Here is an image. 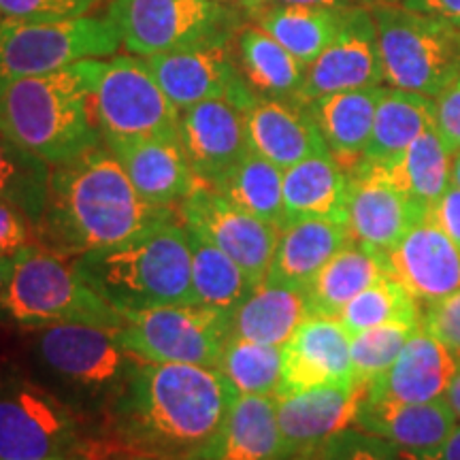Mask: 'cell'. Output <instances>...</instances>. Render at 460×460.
I'll return each mask as SVG.
<instances>
[{"label":"cell","mask_w":460,"mask_h":460,"mask_svg":"<svg viewBox=\"0 0 460 460\" xmlns=\"http://www.w3.org/2000/svg\"><path fill=\"white\" fill-rule=\"evenodd\" d=\"M51 164L15 146L0 132V200L20 207L34 226L49 199Z\"/></svg>","instance_id":"obj_39"},{"label":"cell","mask_w":460,"mask_h":460,"mask_svg":"<svg viewBox=\"0 0 460 460\" xmlns=\"http://www.w3.org/2000/svg\"><path fill=\"white\" fill-rule=\"evenodd\" d=\"M119 460H143L139 456H126V458H119Z\"/></svg>","instance_id":"obj_59"},{"label":"cell","mask_w":460,"mask_h":460,"mask_svg":"<svg viewBox=\"0 0 460 460\" xmlns=\"http://www.w3.org/2000/svg\"><path fill=\"white\" fill-rule=\"evenodd\" d=\"M11 269H13V258L0 256V295H3V290H4V288H7V284H9Z\"/></svg>","instance_id":"obj_53"},{"label":"cell","mask_w":460,"mask_h":460,"mask_svg":"<svg viewBox=\"0 0 460 460\" xmlns=\"http://www.w3.org/2000/svg\"><path fill=\"white\" fill-rule=\"evenodd\" d=\"M309 315L305 290L264 279L230 312V335L284 348Z\"/></svg>","instance_id":"obj_30"},{"label":"cell","mask_w":460,"mask_h":460,"mask_svg":"<svg viewBox=\"0 0 460 460\" xmlns=\"http://www.w3.org/2000/svg\"><path fill=\"white\" fill-rule=\"evenodd\" d=\"M186 226L197 228L220 247L256 284L267 279L281 228L239 209L214 188L200 186L181 203Z\"/></svg>","instance_id":"obj_14"},{"label":"cell","mask_w":460,"mask_h":460,"mask_svg":"<svg viewBox=\"0 0 460 460\" xmlns=\"http://www.w3.org/2000/svg\"><path fill=\"white\" fill-rule=\"evenodd\" d=\"M435 126V99L393 88L379 101L369 141L358 164L388 169L396 164L407 147L422 132Z\"/></svg>","instance_id":"obj_28"},{"label":"cell","mask_w":460,"mask_h":460,"mask_svg":"<svg viewBox=\"0 0 460 460\" xmlns=\"http://www.w3.org/2000/svg\"><path fill=\"white\" fill-rule=\"evenodd\" d=\"M94 109L105 143L146 137L180 139L181 111L164 94L141 56H115L102 62Z\"/></svg>","instance_id":"obj_12"},{"label":"cell","mask_w":460,"mask_h":460,"mask_svg":"<svg viewBox=\"0 0 460 460\" xmlns=\"http://www.w3.org/2000/svg\"><path fill=\"white\" fill-rule=\"evenodd\" d=\"M101 68L102 60H82L54 73L0 77V132L51 166L99 146Z\"/></svg>","instance_id":"obj_3"},{"label":"cell","mask_w":460,"mask_h":460,"mask_svg":"<svg viewBox=\"0 0 460 460\" xmlns=\"http://www.w3.org/2000/svg\"><path fill=\"white\" fill-rule=\"evenodd\" d=\"M401 0H377V4H399Z\"/></svg>","instance_id":"obj_58"},{"label":"cell","mask_w":460,"mask_h":460,"mask_svg":"<svg viewBox=\"0 0 460 460\" xmlns=\"http://www.w3.org/2000/svg\"><path fill=\"white\" fill-rule=\"evenodd\" d=\"M234 399L237 390L217 369L139 360L105 413L109 439L130 456L197 460Z\"/></svg>","instance_id":"obj_1"},{"label":"cell","mask_w":460,"mask_h":460,"mask_svg":"<svg viewBox=\"0 0 460 460\" xmlns=\"http://www.w3.org/2000/svg\"><path fill=\"white\" fill-rule=\"evenodd\" d=\"M146 62L180 111L214 99H230L245 109L256 101L233 56V34L163 51L146 58Z\"/></svg>","instance_id":"obj_13"},{"label":"cell","mask_w":460,"mask_h":460,"mask_svg":"<svg viewBox=\"0 0 460 460\" xmlns=\"http://www.w3.org/2000/svg\"><path fill=\"white\" fill-rule=\"evenodd\" d=\"M34 358L43 371L45 388L75 411L107 413L122 393L139 358L119 341L118 331L94 324H48L34 341Z\"/></svg>","instance_id":"obj_5"},{"label":"cell","mask_w":460,"mask_h":460,"mask_svg":"<svg viewBox=\"0 0 460 460\" xmlns=\"http://www.w3.org/2000/svg\"><path fill=\"white\" fill-rule=\"evenodd\" d=\"M109 20L141 58L237 32V13L220 0H111Z\"/></svg>","instance_id":"obj_11"},{"label":"cell","mask_w":460,"mask_h":460,"mask_svg":"<svg viewBox=\"0 0 460 460\" xmlns=\"http://www.w3.org/2000/svg\"><path fill=\"white\" fill-rule=\"evenodd\" d=\"M456 420L446 399L430 402L362 399L354 427L401 450L439 454L456 429Z\"/></svg>","instance_id":"obj_22"},{"label":"cell","mask_w":460,"mask_h":460,"mask_svg":"<svg viewBox=\"0 0 460 460\" xmlns=\"http://www.w3.org/2000/svg\"><path fill=\"white\" fill-rule=\"evenodd\" d=\"M435 128L454 156L460 149V77L435 99Z\"/></svg>","instance_id":"obj_45"},{"label":"cell","mask_w":460,"mask_h":460,"mask_svg":"<svg viewBox=\"0 0 460 460\" xmlns=\"http://www.w3.org/2000/svg\"><path fill=\"white\" fill-rule=\"evenodd\" d=\"M175 217L169 207L147 203L102 141L51 166L49 199L34 226L39 245L82 256L135 237Z\"/></svg>","instance_id":"obj_2"},{"label":"cell","mask_w":460,"mask_h":460,"mask_svg":"<svg viewBox=\"0 0 460 460\" xmlns=\"http://www.w3.org/2000/svg\"><path fill=\"white\" fill-rule=\"evenodd\" d=\"M118 337L139 360L217 369L230 337V314L205 305H163L124 314Z\"/></svg>","instance_id":"obj_10"},{"label":"cell","mask_w":460,"mask_h":460,"mask_svg":"<svg viewBox=\"0 0 460 460\" xmlns=\"http://www.w3.org/2000/svg\"><path fill=\"white\" fill-rule=\"evenodd\" d=\"M348 172L332 154H315L301 160L284 171L286 224L303 217H326L348 224Z\"/></svg>","instance_id":"obj_29"},{"label":"cell","mask_w":460,"mask_h":460,"mask_svg":"<svg viewBox=\"0 0 460 460\" xmlns=\"http://www.w3.org/2000/svg\"><path fill=\"white\" fill-rule=\"evenodd\" d=\"M119 45L122 39L109 17L0 20V77L54 73L75 62L113 56Z\"/></svg>","instance_id":"obj_9"},{"label":"cell","mask_w":460,"mask_h":460,"mask_svg":"<svg viewBox=\"0 0 460 460\" xmlns=\"http://www.w3.org/2000/svg\"><path fill=\"white\" fill-rule=\"evenodd\" d=\"M348 224L326 217H303L281 228L267 281L305 290L332 256L352 243Z\"/></svg>","instance_id":"obj_26"},{"label":"cell","mask_w":460,"mask_h":460,"mask_svg":"<svg viewBox=\"0 0 460 460\" xmlns=\"http://www.w3.org/2000/svg\"><path fill=\"white\" fill-rule=\"evenodd\" d=\"M318 460H394V454L386 441L348 429L320 447Z\"/></svg>","instance_id":"obj_42"},{"label":"cell","mask_w":460,"mask_h":460,"mask_svg":"<svg viewBox=\"0 0 460 460\" xmlns=\"http://www.w3.org/2000/svg\"><path fill=\"white\" fill-rule=\"evenodd\" d=\"M352 337L341 322L309 315L284 345L279 394L298 393L315 386L352 384Z\"/></svg>","instance_id":"obj_20"},{"label":"cell","mask_w":460,"mask_h":460,"mask_svg":"<svg viewBox=\"0 0 460 460\" xmlns=\"http://www.w3.org/2000/svg\"><path fill=\"white\" fill-rule=\"evenodd\" d=\"M92 290L118 312H141L163 305H197L186 224L175 217L135 237L75 258Z\"/></svg>","instance_id":"obj_4"},{"label":"cell","mask_w":460,"mask_h":460,"mask_svg":"<svg viewBox=\"0 0 460 460\" xmlns=\"http://www.w3.org/2000/svg\"><path fill=\"white\" fill-rule=\"evenodd\" d=\"M239 71L256 96L296 101L307 66L261 26L237 31Z\"/></svg>","instance_id":"obj_32"},{"label":"cell","mask_w":460,"mask_h":460,"mask_svg":"<svg viewBox=\"0 0 460 460\" xmlns=\"http://www.w3.org/2000/svg\"><path fill=\"white\" fill-rule=\"evenodd\" d=\"M441 460H460V424L452 430V435L447 437L444 447L439 450Z\"/></svg>","instance_id":"obj_50"},{"label":"cell","mask_w":460,"mask_h":460,"mask_svg":"<svg viewBox=\"0 0 460 460\" xmlns=\"http://www.w3.org/2000/svg\"><path fill=\"white\" fill-rule=\"evenodd\" d=\"M264 3H267V0H245L243 9H247L252 15H254L256 11H261L264 7Z\"/></svg>","instance_id":"obj_55"},{"label":"cell","mask_w":460,"mask_h":460,"mask_svg":"<svg viewBox=\"0 0 460 460\" xmlns=\"http://www.w3.org/2000/svg\"><path fill=\"white\" fill-rule=\"evenodd\" d=\"M247 109L230 99L199 102L181 111L180 139L203 186L214 188L250 152Z\"/></svg>","instance_id":"obj_17"},{"label":"cell","mask_w":460,"mask_h":460,"mask_svg":"<svg viewBox=\"0 0 460 460\" xmlns=\"http://www.w3.org/2000/svg\"><path fill=\"white\" fill-rule=\"evenodd\" d=\"M362 399L365 388L356 382L275 396L286 458L318 450L335 435L354 427Z\"/></svg>","instance_id":"obj_18"},{"label":"cell","mask_w":460,"mask_h":460,"mask_svg":"<svg viewBox=\"0 0 460 460\" xmlns=\"http://www.w3.org/2000/svg\"><path fill=\"white\" fill-rule=\"evenodd\" d=\"M384 92L386 88L382 85H371V88L320 96L305 105L318 126L322 139L329 146L332 158L343 166L345 172L360 163Z\"/></svg>","instance_id":"obj_27"},{"label":"cell","mask_w":460,"mask_h":460,"mask_svg":"<svg viewBox=\"0 0 460 460\" xmlns=\"http://www.w3.org/2000/svg\"><path fill=\"white\" fill-rule=\"evenodd\" d=\"M318 450H320V447H318ZM318 450L298 454V456H292V458H288V460H318Z\"/></svg>","instance_id":"obj_56"},{"label":"cell","mask_w":460,"mask_h":460,"mask_svg":"<svg viewBox=\"0 0 460 460\" xmlns=\"http://www.w3.org/2000/svg\"><path fill=\"white\" fill-rule=\"evenodd\" d=\"M220 3H224V4H241V7H243L245 0H220Z\"/></svg>","instance_id":"obj_57"},{"label":"cell","mask_w":460,"mask_h":460,"mask_svg":"<svg viewBox=\"0 0 460 460\" xmlns=\"http://www.w3.org/2000/svg\"><path fill=\"white\" fill-rule=\"evenodd\" d=\"M384 79L393 88L437 96L460 77V26L401 4H373Z\"/></svg>","instance_id":"obj_7"},{"label":"cell","mask_w":460,"mask_h":460,"mask_svg":"<svg viewBox=\"0 0 460 460\" xmlns=\"http://www.w3.org/2000/svg\"><path fill=\"white\" fill-rule=\"evenodd\" d=\"M88 446L79 411L56 393L32 379H0V460H51Z\"/></svg>","instance_id":"obj_8"},{"label":"cell","mask_w":460,"mask_h":460,"mask_svg":"<svg viewBox=\"0 0 460 460\" xmlns=\"http://www.w3.org/2000/svg\"><path fill=\"white\" fill-rule=\"evenodd\" d=\"M284 348L230 335L224 343L217 371L237 394L278 396L281 386Z\"/></svg>","instance_id":"obj_38"},{"label":"cell","mask_w":460,"mask_h":460,"mask_svg":"<svg viewBox=\"0 0 460 460\" xmlns=\"http://www.w3.org/2000/svg\"><path fill=\"white\" fill-rule=\"evenodd\" d=\"M96 0H0V17L20 22H58L84 17Z\"/></svg>","instance_id":"obj_41"},{"label":"cell","mask_w":460,"mask_h":460,"mask_svg":"<svg viewBox=\"0 0 460 460\" xmlns=\"http://www.w3.org/2000/svg\"><path fill=\"white\" fill-rule=\"evenodd\" d=\"M382 171L407 197L430 209L452 183V152L433 126L407 147L399 163Z\"/></svg>","instance_id":"obj_36"},{"label":"cell","mask_w":460,"mask_h":460,"mask_svg":"<svg viewBox=\"0 0 460 460\" xmlns=\"http://www.w3.org/2000/svg\"><path fill=\"white\" fill-rule=\"evenodd\" d=\"M0 314L24 326L94 324L119 331L124 314L92 290L77 271L73 256L31 243L13 256L7 288L0 295Z\"/></svg>","instance_id":"obj_6"},{"label":"cell","mask_w":460,"mask_h":460,"mask_svg":"<svg viewBox=\"0 0 460 460\" xmlns=\"http://www.w3.org/2000/svg\"><path fill=\"white\" fill-rule=\"evenodd\" d=\"M51 460H107L105 452H102V444L101 439H90V446L85 452H77V454H68V456H60V458H51Z\"/></svg>","instance_id":"obj_49"},{"label":"cell","mask_w":460,"mask_h":460,"mask_svg":"<svg viewBox=\"0 0 460 460\" xmlns=\"http://www.w3.org/2000/svg\"><path fill=\"white\" fill-rule=\"evenodd\" d=\"M143 460H146V458H143Z\"/></svg>","instance_id":"obj_62"},{"label":"cell","mask_w":460,"mask_h":460,"mask_svg":"<svg viewBox=\"0 0 460 460\" xmlns=\"http://www.w3.org/2000/svg\"><path fill=\"white\" fill-rule=\"evenodd\" d=\"M348 177V228L356 243L376 254H388L427 216V207L407 197L377 166L356 164Z\"/></svg>","instance_id":"obj_16"},{"label":"cell","mask_w":460,"mask_h":460,"mask_svg":"<svg viewBox=\"0 0 460 460\" xmlns=\"http://www.w3.org/2000/svg\"><path fill=\"white\" fill-rule=\"evenodd\" d=\"M384 278H390L384 256L352 241L305 288L309 314L339 320L345 305Z\"/></svg>","instance_id":"obj_31"},{"label":"cell","mask_w":460,"mask_h":460,"mask_svg":"<svg viewBox=\"0 0 460 460\" xmlns=\"http://www.w3.org/2000/svg\"><path fill=\"white\" fill-rule=\"evenodd\" d=\"M250 147L281 171L315 154H331L307 107L256 96L245 113Z\"/></svg>","instance_id":"obj_24"},{"label":"cell","mask_w":460,"mask_h":460,"mask_svg":"<svg viewBox=\"0 0 460 460\" xmlns=\"http://www.w3.org/2000/svg\"><path fill=\"white\" fill-rule=\"evenodd\" d=\"M452 181L460 188V149L452 156Z\"/></svg>","instance_id":"obj_54"},{"label":"cell","mask_w":460,"mask_h":460,"mask_svg":"<svg viewBox=\"0 0 460 460\" xmlns=\"http://www.w3.org/2000/svg\"><path fill=\"white\" fill-rule=\"evenodd\" d=\"M254 20L296 60L309 66L335 41L341 28L343 9L315 4H271L256 11Z\"/></svg>","instance_id":"obj_33"},{"label":"cell","mask_w":460,"mask_h":460,"mask_svg":"<svg viewBox=\"0 0 460 460\" xmlns=\"http://www.w3.org/2000/svg\"><path fill=\"white\" fill-rule=\"evenodd\" d=\"M146 460H160V458H146Z\"/></svg>","instance_id":"obj_60"},{"label":"cell","mask_w":460,"mask_h":460,"mask_svg":"<svg viewBox=\"0 0 460 460\" xmlns=\"http://www.w3.org/2000/svg\"><path fill=\"white\" fill-rule=\"evenodd\" d=\"M271 4H315V7H332V9H349V7H373L377 0H267L264 7Z\"/></svg>","instance_id":"obj_48"},{"label":"cell","mask_w":460,"mask_h":460,"mask_svg":"<svg viewBox=\"0 0 460 460\" xmlns=\"http://www.w3.org/2000/svg\"><path fill=\"white\" fill-rule=\"evenodd\" d=\"M197 460H288L269 394H237L220 430Z\"/></svg>","instance_id":"obj_25"},{"label":"cell","mask_w":460,"mask_h":460,"mask_svg":"<svg viewBox=\"0 0 460 460\" xmlns=\"http://www.w3.org/2000/svg\"><path fill=\"white\" fill-rule=\"evenodd\" d=\"M384 261L390 278L401 281L420 303L439 301L460 290V250L429 211L384 254Z\"/></svg>","instance_id":"obj_19"},{"label":"cell","mask_w":460,"mask_h":460,"mask_svg":"<svg viewBox=\"0 0 460 460\" xmlns=\"http://www.w3.org/2000/svg\"><path fill=\"white\" fill-rule=\"evenodd\" d=\"M0 20H3V17H0Z\"/></svg>","instance_id":"obj_61"},{"label":"cell","mask_w":460,"mask_h":460,"mask_svg":"<svg viewBox=\"0 0 460 460\" xmlns=\"http://www.w3.org/2000/svg\"><path fill=\"white\" fill-rule=\"evenodd\" d=\"M429 214L460 250V188L456 183L452 181L447 186L441 199L430 207Z\"/></svg>","instance_id":"obj_46"},{"label":"cell","mask_w":460,"mask_h":460,"mask_svg":"<svg viewBox=\"0 0 460 460\" xmlns=\"http://www.w3.org/2000/svg\"><path fill=\"white\" fill-rule=\"evenodd\" d=\"M393 454H394V460H441L439 454H416V452L401 450V447H394V446H393Z\"/></svg>","instance_id":"obj_52"},{"label":"cell","mask_w":460,"mask_h":460,"mask_svg":"<svg viewBox=\"0 0 460 460\" xmlns=\"http://www.w3.org/2000/svg\"><path fill=\"white\" fill-rule=\"evenodd\" d=\"M339 322L349 337L384 324L422 326L420 301L394 278H384L345 305Z\"/></svg>","instance_id":"obj_37"},{"label":"cell","mask_w":460,"mask_h":460,"mask_svg":"<svg viewBox=\"0 0 460 460\" xmlns=\"http://www.w3.org/2000/svg\"><path fill=\"white\" fill-rule=\"evenodd\" d=\"M34 224L20 207L0 200V256L13 258L22 247L31 245Z\"/></svg>","instance_id":"obj_44"},{"label":"cell","mask_w":460,"mask_h":460,"mask_svg":"<svg viewBox=\"0 0 460 460\" xmlns=\"http://www.w3.org/2000/svg\"><path fill=\"white\" fill-rule=\"evenodd\" d=\"M444 399H446L447 405L452 407L454 416L460 420V371L456 373V376H454L450 388H447V393H446Z\"/></svg>","instance_id":"obj_51"},{"label":"cell","mask_w":460,"mask_h":460,"mask_svg":"<svg viewBox=\"0 0 460 460\" xmlns=\"http://www.w3.org/2000/svg\"><path fill=\"white\" fill-rule=\"evenodd\" d=\"M386 79H384L373 9L349 7L343 9L341 28H339L335 41L305 71V79L295 102L307 105L309 101L320 99V96L371 88V85H382Z\"/></svg>","instance_id":"obj_15"},{"label":"cell","mask_w":460,"mask_h":460,"mask_svg":"<svg viewBox=\"0 0 460 460\" xmlns=\"http://www.w3.org/2000/svg\"><path fill=\"white\" fill-rule=\"evenodd\" d=\"M418 329L416 324H384L354 335L349 341L354 382L367 393V388L393 367L402 345Z\"/></svg>","instance_id":"obj_40"},{"label":"cell","mask_w":460,"mask_h":460,"mask_svg":"<svg viewBox=\"0 0 460 460\" xmlns=\"http://www.w3.org/2000/svg\"><path fill=\"white\" fill-rule=\"evenodd\" d=\"M186 230L192 258L194 303L230 314L261 284H256L233 258L224 254L197 228L186 226Z\"/></svg>","instance_id":"obj_34"},{"label":"cell","mask_w":460,"mask_h":460,"mask_svg":"<svg viewBox=\"0 0 460 460\" xmlns=\"http://www.w3.org/2000/svg\"><path fill=\"white\" fill-rule=\"evenodd\" d=\"M458 371V356L420 326L402 345L393 367L367 388L365 399L402 402L444 399Z\"/></svg>","instance_id":"obj_23"},{"label":"cell","mask_w":460,"mask_h":460,"mask_svg":"<svg viewBox=\"0 0 460 460\" xmlns=\"http://www.w3.org/2000/svg\"><path fill=\"white\" fill-rule=\"evenodd\" d=\"M214 190L247 214L284 228V171L254 149H250Z\"/></svg>","instance_id":"obj_35"},{"label":"cell","mask_w":460,"mask_h":460,"mask_svg":"<svg viewBox=\"0 0 460 460\" xmlns=\"http://www.w3.org/2000/svg\"><path fill=\"white\" fill-rule=\"evenodd\" d=\"M107 147L147 203L172 209L200 186L181 139L175 137L107 141Z\"/></svg>","instance_id":"obj_21"},{"label":"cell","mask_w":460,"mask_h":460,"mask_svg":"<svg viewBox=\"0 0 460 460\" xmlns=\"http://www.w3.org/2000/svg\"><path fill=\"white\" fill-rule=\"evenodd\" d=\"M399 4L416 13L444 17L460 26V0H401Z\"/></svg>","instance_id":"obj_47"},{"label":"cell","mask_w":460,"mask_h":460,"mask_svg":"<svg viewBox=\"0 0 460 460\" xmlns=\"http://www.w3.org/2000/svg\"><path fill=\"white\" fill-rule=\"evenodd\" d=\"M422 329L460 358V290L422 309Z\"/></svg>","instance_id":"obj_43"}]
</instances>
